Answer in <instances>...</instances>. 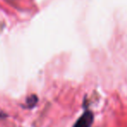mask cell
Returning a JSON list of instances; mask_svg holds the SVG:
<instances>
[{"instance_id":"2","label":"cell","mask_w":127,"mask_h":127,"mask_svg":"<svg viewBox=\"0 0 127 127\" xmlns=\"http://www.w3.org/2000/svg\"><path fill=\"white\" fill-rule=\"evenodd\" d=\"M37 98L36 97V96H32V97H30L28 99H27L26 103L28 104L29 106L32 107L33 105H35V104L37 103Z\"/></svg>"},{"instance_id":"1","label":"cell","mask_w":127,"mask_h":127,"mask_svg":"<svg viewBox=\"0 0 127 127\" xmlns=\"http://www.w3.org/2000/svg\"><path fill=\"white\" fill-rule=\"evenodd\" d=\"M93 122V115L91 111H85L78 119L73 127H91Z\"/></svg>"}]
</instances>
